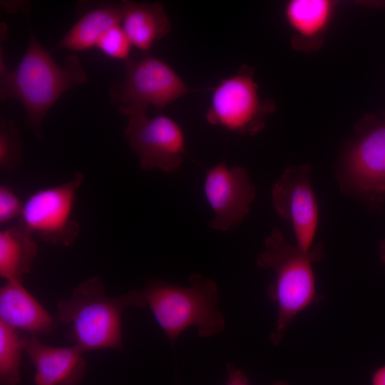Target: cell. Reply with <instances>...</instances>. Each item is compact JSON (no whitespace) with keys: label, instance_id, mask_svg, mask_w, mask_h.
<instances>
[{"label":"cell","instance_id":"cell-1","mask_svg":"<svg viewBox=\"0 0 385 385\" xmlns=\"http://www.w3.org/2000/svg\"><path fill=\"white\" fill-rule=\"evenodd\" d=\"M88 75L77 55L68 56L63 66L40 43L32 29L18 66L9 70L0 58V99L19 100L26 111V124L42 138L41 125L50 108L67 90L84 83Z\"/></svg>","mask_w":385,"mask_h":385},{"label":"cell","instance_id":"cell-2","mask_svg":"<svg viewBox=\"0 0 385 385\" xmlns=\"http://www.w3.org/2000/svg\"><path fill=\"white\" fill-rule=\"evenodd\" d=\"M141 290L120 296L106 294L102 280L91 277L82 282L69 298L57 305L58 321L68 327V338L84 352L123 348L122 317L128 307H145Z\"/></svg>","mask_w":385,"mask_h":385},{"label":"cell","instance_id":"cell-3","mask_svg":"<svg viewBox=\"0 0 385 385\" xmlns=\"http://www.w3.org/2000/svg\"><path fill=\"white\" fill-rule=\"evenodd\" d=\"M264 245L265 250L256 262L274 274L267 297L277 307L276 325L270 339L278 346L296 317L323 297L317 292L312 264L322 260L324 252L321 245L314 246L309 252L301 250L290 244L279 228L273 229Z\"/></svg>","mask_w":385,"mask_h":385},{"label":"cell","instance_id":"cell-4","mask_svg":"<svg viewBox=\"0 0 385 385\" xmlns=\"http://www.w3.org/2000/svg\"><path fill=\"white\" fill-rule=\"evenodd\" d=\"M188 282L178 286L153 279L141 290L145 307L150 309L172 346L190 327H195L200 337H212L225 328L217 283L197 274L191 275Z\"/></svg>","mask_w":385,"mask_h":385},{"label":"cell","instance_id":"cell-5","mask_svg":"<svg viewBox=\"0 0 385 385\" xmlns=\"http://www.w3.org/2000/svg\"><path fill=\"white\" fill-rule=\"evenodd\" d=\"M125 74L112 83L111 103L128 118L146 113L152 106L161 111L192 90L165 61L147 56L124 61Z\"/></svg>","mask_w":385,"mask_h":385},{"label":"cell","instance_id":"cell-6","mask_svg":"<svg viewBox=\"0 0 385 385\" xmlns=\"http://www.w3.org/2000/svg\"><path fill=\"white\" fill-rule=\"evenodd\" d=\"M356 130L339 170L343 192L371 202L385 199V122H367Z\"/></svg>","mask_w":385,"mask_h":385},{"label":"cell","instance_id":"cell-7","mask_svg":"<svg viewBox=\"0 0 385 385\" xmlns=\"http://www.w3.org/2000/svg\"><path fill=\"white\" fill-rule=\"evenodd\" d=\"M273 108L270 101L260 98L252 70L243 66L214 88L205 118L211 125L253 135L264 128L266 115Z\"/></svg>","mask_w":385,"mask_h":385},{"label":"cell","instance_id":"cell-8","mask_svg":"<svg viewBox=\"0 0 385 385\" xmlns=\"http://www.w3.org/2000/svg\"><path fill=\"white\" fill-rule=\"evenodd\" d=\"M83 180V174L77 172L62 184L35 191L24 202L19 221L46 242L71 246L80 232V225L73 218V210Z\"/></svg>","mask_w":385,"mask_h":385},{"label":"cell","instance_id":"cell-9","mask_svg":"<svg viewBox=\"0 0 385 385\" xmlns=\"http://www.w3.org/2000/svg\"><path fill=\"white\" fill-rule=\"evenodd\" d=\"M124 138L138 159L143 170L177 171L185 152L182 128L164 115L148 116L146 113L128 118Z\"/></svg>","mask_w":385,"mask_h":385},{"label":"cell","instance_id":"cell-10","mask_svg":"<svg viewBox=\"0 0 385 385\" xmlns=\"http://www.w3.org/2000/svg\"><path fill=\"white\" fill-rule=\"evenodd\" d=\"M311 166L304 164L286 169L272 190L274 207L294 230L297 246L309 252L318 225V205L311 184Z\"/></svg>","mask_w":385,"mask_h":385},{"label":"cell","instance_id":"cell-11","mask_svg":"<svg viewBox=\"0 0 385 385\" xmlns=\"http://www.w3.org/2000/svg\"><path fill=\"white\" fill-rule=\"evenodd\" d=\"M203 190L213 212L210 227L222 232L238 226L249 213L256 190L247 170L220 163L206 171Z\"/></svg>","mask_w":385,"mask_h":385},{"label":"cell","instance_id":"cell-12","mask_svg":"<svg viewBox=\"0 0 385 385\" xmlns=\"http://www.w3.org/2000/svg\"><path fill=\"white\" fill-rule=\"evenodd\" d=\"M24 349L35 369L36 385H79L85 377V352L76 345L53 346L29 334L24 337Z\"/></svg>","mask_w":385,"mask_h":385},{"label":"cell","instance_id":"cell-13","mask_svg":"<svg viewBox=\"0 0 385 385\" xmlns=\"http://www.w3.org/2000/svg\"><path fill=\"white\" fill-rule=\"evenodd\" d=\"M0 320L14 329L36 336L51 333L56 324L46 309L18 281H6L0 289Z\"/></svg>","mask_w":385,"mask_h":385},{"label":"cell","instance_id":"cell-14","mask_svg":"<svg viewBox=\"0 0 385 385\" xmlns=\"http://www.w3.org/2000/svg\"><path fill=\"white\" fill-rule=\"evenodd\" d=\"M121 5V26L138 49L149 51L169 33L171 24L163 4L124 0Z\"/></svg>","mask_w":385,"mask_h":385},{"label":"cell","instance_id":"cell-15","mask_svg":"<svg viewBox=\"0 0 385 385\" xmlns=\"http://www.w3.org/2000/svg\"><path fill=\"white\" fill-rule=\"evenodd\" d=\"M35 235L19 221L0 231V277L22 282L37 255Z\"/></svg>","mask_w":385,"mask_h":385},{"label":"cell","instance_id":"cell-16","mask_svg":"<svg viewBox=\"0 0 385 385\" xmlns=\"http://www.w3.org/2000/svg\"><path fill=\"white\" fill-rule=\"evenodd\" d=\"M120 3H101L89 9L53 46L72 51L96 47L102 34L109 28L122 23Z\"/></svg>","mask_w":385,"mask_h":385},{"label":"cell","instance_id":"cell-17","mask_svg":"<svg viewBox=\"0 0 385 385\" xmlns=\"http://www.w3.org/2000/svg\"><path fill=\"white\" fill-rule=\"evenodd\" d=\"M334 4L328 0H292L285 7L286 19L296 33V43H319L330 21Z\"/></svg>","mask_w":385,"mask_h":385},{"label":"cell","instance_id":"cell-18","mask_svg":"<svg viewBox=\"0 0 385 385\" xmlns=\"http://www.w3.org/2000/svg\"><path fill=\"white\" fill-rule=\"evenodd\" d=\"M24 337L0 320V384L18 385L21 381V366Z\"/></svg>","mask_w":385,"mask_h":385},{"label":"cell","instance_id":"cell-19","mask_svg":"<svg viewBox=\"0 0 385 385\" xmlns=\"http://www.w3.org/2000/svg\"><path fill=\"white\" fill-rule=\"evenodd\" d=\"M23 145L19 128L13 120L1 118L0 168L6 173L14 172L22 160Z\"/></svg>","mask_w":385,"mask_h":385},{"label":"cell","instance_id":"cell-20","mask_svg":"<svg viewBox=\"0 0 385 385\" xmlns=\"http://www.w3.org/2000/svg\"><path fill=\"white\" fill-rule=\"evenodd\" d=\"M132 43L121 24L106 30L98 39L96 47L106 56L123 61L128 60Z\"/></svg>","mask_w":385,"mask_h":385},{"label":"cell","instance_id":"cell-21","mask_svg":"<svg viewBox=\"0 0 385 385\" xmlns=\"http://www.w3.org/2000/svg\"><path fill=\"white\" fill-rule=\"evenodd\" d=\"M24 202L8 185H0V224L6 225L20 218Z\"/></svg>","mask_w":385,"mask_h":385},{"label":"cell","instance_id":"cell-22","mask_svg":"<svg viewBox=\"0 0 385 385\" xmlns=\"http://www.w3.org/2000/svg\"><path fill=\"white\" fill-rule=\"evenodd\" d=\"M226 366L228 378L225 385H250V379L244 371L232 363H227Z\"/></svg>","mask_w":385,"mask_h":385},{"label":"cell","instance_id":"cell-23","mask_svg":"<svg viewBox=\"0 0 385 385\" xmlns=\"http://www.w3.org/2000/svg\"><path fill=\"white\" fill-rule=\"evenodd\" d=\"M371 385H385V364L379 366L373 372Z\"/></svg>","mask_w":385,"mask_h":385},{"label":"cell","instance_id":"cell-24","mask_svg":"<svg viewBox=\"0 0 385 385\" xmlns=\"http://www.w3.org/2000/svg\"><path fill=\"white\" fill-rule=\"evenodd\" d=\"M4 3H1V4L4 6V8L5 9L7 10V11H24V12H26L27 11H29L30 10V6H29V4L27 3H17V6H13L12 4H11V3H5L4 1H3Z\"/></svg>","mask_w":385,"mask_h":385},{"label":"cell","instance_id":"cell-25","mask_svg":"<svg viewBox=\"0 0 385 385\" xmlns=\"http://www.w3.org/2000/svg\"><path fill=\"white\" fill-rule=\"evenodd\" d=\"M379 255L385 265V240H383L379 245Z\"/></svg>","mask_w":385,"mask_h":385},{"label":"cell","instance_id":"cell-26","mask_svg":"<svg viewBox=\"0 0 385 385\" xmlns=\"http://www.w3.org/2000/svg\"><path fill=\"white\" fill-rule=\"evenodd\" d=\"M272 385H288L285 381L279 380L274 381Z\"/></svg>","mask_w":385,"mask_h":385}]
</instances>
